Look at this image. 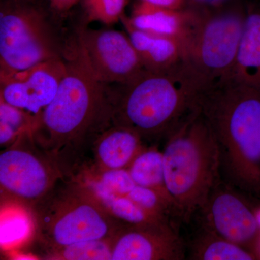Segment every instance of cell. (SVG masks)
<instances>
[{"instance_id": "cell-10", "label": "cell", "mask_w": 260, "mask_h": 260, "mask_svg": "<svg viewBox=\"0 0 260 260\" xmlns=\"http://www.w3.org/2000/svg\"><path fill=\"white\" fill-rule=\"evenodd\" d=\"M76 40L103 83L124 85L145 70L127 34L113 29L81 28Z\"/></svg>"}, {"instance_id": "cell-14", "label": "cell", "mask_w": 260, "mask_h": 260, "mask_svg": "<svg viewBox=\"0 0 260 260\" xmlns=\"http://www.w3.org/2000/svg\"><path fill=\"white\" fill-rule=\"evenodd\" d=\"M145 148L144 140L136 132L113 124L95 140L91 150L93 164L84 168L95 171L128 169Z\"/></svg>"}, {"instance_id": "cell-21", "label": "cell", "mask_w": 260, "mask_h": 260, "mask_svg": "<svg viewBox=\"0 0 260 260\" xmlns=\"http://www.w3.org/2000/svg\"><path fill=\"white\" fill-rule=\"evenodd\" d=\"M36 119L31 114L0 99V145L7 147L25 130L32 129Z\"/></svg>"}, {"instance_id": "cell-9", "label": "cell", "mask_w": 260, "mask_h": 260, "mask_svg": "<svg viewBox=\"0 0 260 260\" xmlns=\"http://www.w3.org/2000/svg\"><path fill=\"white\" fill-rule=\"evenodd\" d=\"M241 191L221 178L194 218L200 225L254 253L260 259V223Z\"/></svg>"}, {"instance_id": "cell-25", "label": "cell", "mask_w": 260, "mask_h": 260, "mask_svg": "<svg viewBox=\"0 0 260 260\" xmlns=\"http://www.w3.org/2000/svg\"><path fill=\"white\" fill-rule=\"evenodd\" d=\"M230 0H187L188 3L198 5L199 6H216L223 5Z\"/></svg>"}, {"instance_id": "cell-26", "label": "cell", "mask_w": 260, "mask_h": 260, "mask_svg": "<svg viewBox=\"0 0 260 260\" xmlns=\"http://www.w3.org/2000/svg\"><path fill=\"white\" fill-rule=\"evenodd\" d=\"M25 1H29V2H37V0H25Z\"/></svg>"}, {"instance_id": "cell-23", "label": "cell", "mask_w": 260, "mask_h": 260, "mask_svg": "<svg viewBox=\"0 0 260 260\" xmlns=\"http://www.w3.org/2000/svg\"><path fill=\"white\" fill-rule=\"evenodd\" d=\"M80 0H49L51 11L56 14L61 15L68 13Z\"/></svg>"}, {"instance_id": "cell-12", "label": "cell", "mask_w": 260, "mask_h": 260, "mask_svg": "<svg viewBox=\"0 0 260 260\" xmlns=\"http://www.w3.org/2000/svg\"><path fill=\"white\" fill-rule=\"evenodd\" d=\"M112 260L186 259L185 242L169 225H124L111 240Z\"/></svg>"}, {"instance_id": "cell-6", "label": "cell", "mask_w": 260, "mask_h": 260, "mask_svg": "<svg viewBox=\"0 0 260 260\" xmlns=\"http://www.w3.org/2000/svg\"><path fill=\"white\" fill-rule=\"evenodd\" d=\"M245 17L246 7L239 4L196 8L184 61L205 86L232 75Z\"/></svg>"}, {"instance_id": "cell-16", "label": "cell", "mask_w": 260, "mask_h": 260, "mask_svg": "<svg viewBox=\"0 0 260 260\" xmlns=\"http://www.w3.org/2000/svg\"><path fill=\"white\" fill-rule=\"evenodd\" d=\"M229 78L260 89V3L246 7L237 59Z\"/></svg>"}, {"instance_id": "cell-17", "label": "cell", "mask_w": 260, "mask_h": 260, "mask_svg": "<svg viewBox=\"0 0 260 260\" xmlns=\"http://www.w3.org/2000/svg\"><path fill=\"white\" fill-rule=\"evenodd\" d=\"M185 248L186 259H259L254 253L225 240L199 223L190 240L185 242Z\"/></svg>"}, {"instance_id": "cell-15", "label": "cell", "mask_w": 260, "mask_h": 260, "mask_svg": "<svg viewBox=\"0 0 260 260\" xmlns=\"http://www.w3.org/2000/svg\"><path fill=\"white\" fill-rule=\"evenodd\" d=\"M121 21L145 70L164 73L184 61L185 43L183 41L142 31L133 28L123 18Z\"/></svg>"}, {"instance_id": "cell-5", "label": "cell", "mask_w": 260, "mask_h": 260, "mask_svg": "<svg viewBox=\"0 0 260 260\" xmlns=\"http://www.w3.org/2000/svg\"><path fill=\"white\" fill-rule=\"evenodd\" d=\"M31 240L40 254L91 240H112L123 227L91 189L75 179H64L30 212Z\"/></svg>"}, {"instance_id": "cell-7", "label": "cell", "mask_w": 260, "mask_h": 260, "mask_svg": "<svg viewBox=\"0 0 260 260\" xmlns=\"http://www.w3.org/2000/svg\"><path fill=\"white\" fill-rule=\"evenodd\" d=\"M65 51L37 2L1 0L0 78L64 57Z\"/></svg>"}, {"instance_id": "cell-22", "label": "cell", "mask_w": 260, "mask_h": 260, "mask_svg": "<svg viewBox=\"0 0 260 260\" xmlns=\"http://www.w3.org/2000/svg\"><path fill=\"white\" fill-rule=\"evenodd\" d=\"M87 23L110 25L121 20L128 0H80Z\"/></svg>"}, {"instance_id": "cell-8", "label": "cell", "mask_w": 260, "mask_h": 260, "mask_svg": "<svg viewBox=\"0 0 260 260\" xmlns=\"http://www.w3.org/2000/svg\"><path fill=\"white\" fill-rule=\"evenodd\" d=\"M64 179L55 160L41 148L32 129L21 133L0 154L2 206L30 212Z\"/></svg>"}, {"instance_id": "cell-19", "label": "cell", "mask_w": 260, "mask_h": 260, "mask_svg": "<svg viewBox=\"0 0 260 260\" xmlns=\"http://www.w3.org/2000/svg\"><path fill=\"white\" fill-rule=\"evenodd\" d=\"M1 245L9 247L31 237L34 223L30 212L18 206H2Z\"/></svg>"}, {"instance_id": "cell-24", "label": "cell", "mask_w": 260, "mask_h": 260, "mask_svg": "<svg viewBox=\"0 0 260 260\" xmlns=\"http://www.w3.org/2000/svg\"><path fill=\"white\" fill-rule=\"evenodd\" d=\"M150 4L171 8V9H183L186 8L187 0H140Z\"/></svg>"}, {"instance_id": "cell-18", "label": "cell", "mask_w": 260, "mask_h": 260, "mask_svg": "<svg viewBox=\"0 0 260 260\" xmlns=\"http://www.w3.org/2000/svg\"><path fill=\"white\" fill-rule=\"evenodd\" d=\"M127 169L137 185L156 191L177 208L166 185L162 151L154 147L145 148L134 159Z\"/></svg>"}, {"instance_id": "cell-20", "label": "cell", "mask_w": 260, "mask_h": 260, "mask_svg": "<svg viewBox=\"0 0 260 260\" xmlns=\"http://www.w3.org/2000/svg\"><path fill=\"white\" fill-rule=\"evenodd\" d=\"M42 259L112 260L111 240L85 241L44 251Z\"/></svg>"}, {"instance_id": "cell-3", "label": "cell", "mask_w": 260, "mask_h": 260, "mask_svg": "<svg viewBox=\"0 0 260 260\" xmlns=\"http://www.w3.org/2000/svg\"><path fill=\"white\" fill-rule=\"evenodd\" d=\"M114 92L113 124L136 132L143 140L166 138L196 107L206 88L184 61L164 73L143 70Z\"/></svg>"}, {"instance_id": "cell-11", "label": "cell", "mask_w": 260, "mask_h": 260, "mask_svg": "<svg viewBox=\"0 0 260 260\" xmlns=\"http://www.w3.org/2000/svg\"><path fill=\"white\" fill-rule=\"evenodd\" d=\"M66 71L64 56L0 78V99L39 117L55 97Z\"/></svg>"}, {"instance_id": "cell-4", "label": "cell", "mask_w": 260, "mask_h": 260, "mask_svg": "<svg viewBox=\"0 0 260 260\" xmlns=\"http://www.w3.org/2000/svg\"><path fill=\"white\" fill-rule=\"evenodd\" d=\"M165 142L166 185L182 223L189 224L222 178L218 143L197 105Z\"/></svg>"}, {"instance_id": "cell-1", "label": "cell", "mask_w": 260, "mask_h": 260, "mask_svg": "<svg viewBox=\"0 0 260 260\" xmlns=\"http://www.w3.org/2000/svg\"><path fill=\"white\" fill-rule=\"evenodd\" d=\"M64 57L67 71L57 93L32 131L65 177L74 179L87 165L99 135L113 124L114 94L95 74L78 41Z\"/></svg>"}, {"instance_id": "cell-2", "label": "cell", "mask_w": 260, "mask_h": 260, "mask_svg": "<svg viewBox=\"0 0 260 260\" xmlns=\"http://www.w3.org/2000/svg\"><path fill=\"white\" fill-rule=\"evenodd\" d=\"M197 107L216 138L222 179L260 194V89L220 80L202 90Z\"/></svg>"}, {"instance_id": "cell-13", "label": "cell", "mask_w": 260, "mask_h": 260, "mask_svg": "<svg viewBox=\"0 0 260 260\" xmlns=\"http://www.w3.org/2000/svg\"><path fill=\"white\" fill-rule=\"evenodd\" d=\"M196 8L171 9L140 1L129 17L123 15L133 27L150 34L176 38L186 43L194 23Z\"/></svg>"}]
</instances>
